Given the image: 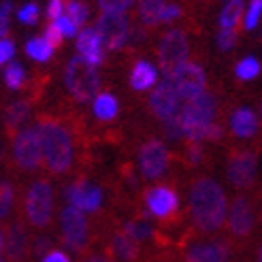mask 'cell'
<instances>
[{
	"label": "cell",
	"mask_w": 262,
	"mask_h": 262,
	"mask_svg": "<svg viewBox=\"0 0 262 262\" xmlns=\"http://www.w3.org/2000/svg\"><path fill=\"white\" fill-rule=\"evenodd\" d=\"M188 209L196 230L213 234L222 228L226 217V194L211 177H196L188 192Z\"/></svg>",
	"instance_id": "6da1fadb"
},
{
	"label": "cell",
	"mask_w": 262,
	"mask_h": 262,
	"mask_svg": "<svg viewBox=\"0 0 262 262\" xmlns=\"http://www.w3.org/2000/svg\"><path fill=\"white\" fill-rule=\"evenodd\" d=\"M36 139L41 145V158L51 175H64L71 171L75 160V147L71 130L54 115H41L36 128Z\"/></svg>",
	"instance_id": "7a4b0ae2"
},
{
	"label": "cell",
	"mask_w": 262,
	"mask_h": 262,
	"mask_svg": "<svg viewBox=\"0 0 262 262\" xmlns=\"http://www.w3.org/2000/svg\"><path fill=\"white\" fill-rule=\"evenodd\" d=\"M217 113V100L211 92H203L199 98L186 102L171 122H166V135L171 141L186 137L188 143H201L207 128L213 124Z\"/></svg>",
	"instance_id": "3957f363"
},
{
	"label": "cell",
	"mask_w": 262,
	"mask_h": 262,
	"mask_svg": "<svg viewBox=\"0 0 262 262\" xmlns=\"http://www.w3.org/2000/svg\"><path fill=\"white\" fill-rule=\"evenodd\" d=\"M51 211H54V188L47 179H36L24 199V215L28 224L43 230L51 224Z\"/></svg>",
	"instance_id": "277c9868"
},
{
	"label": "cell",
	"mask_w": 262,
	"mask_h": 262,
	"mask_svg": "<svg viewBox=\"0 0 262 262\" xmlns=\"http://www.w3.org/2000/svg\"><path fill=\"white\" fill-rule=\"evenodd\" d=\"M67 90L77 102H92L100 90L98 71L79 56L73 58L67 67Z\"/></svg>",
	"instance_id": "5b68a950"
},
{
	"label": "cell",
	"mask_w": 262,
	"mask_h": 262,
	"mask_svg": "<svg viewBox=\"0 0 262 262\" xmlns=\"http://www.w3.org/2000/svg\"><path fill=\"white\" fill-rule=\"evenodd\" d=\"M190 43L183 30H168L158 43V67L164 77H171L181 64L188 62Z\"/></svg>",
	"instance_id": "8992f818"
},
{
	"label": "cell",
	"mask_w": 262,
	"mask_h": 262,
	"mask_svg": "<svg viewBox=\"0 0 262 262\" xmlns=\"http://www.w3.org/2000/svg\"><path fill=\"white\" fill-rule=\"evenodd\" d=\"M60 228H62V241L69 250L83 254L90 245V224L85 213L77 211L75 207H64L60 215Z\"/></svg>",
	"instance_id": "52a82bcc"
},
{
	"label": "cell",
	"mask_w": 262,
	"mask_h": 262,
	"mask_svg": "<svg viewBox=\"0 0 262 262\" xmlns=\"http://www.w3.org/2000/svg\"><path fill=\"white\" fill-rule=\"evenodd\" d=\"M166 79L173 83L175 94L181 100V104H186V102H190L194 98H199L203 92H205V83H207L205 71L199 67V64H194V62L181 64V67L171 77H166Z\"/></svg>",
	"instance_id": "ba28073f"
},
{
	"label": "cell",
	"mask_w": 262,
	"mask_h": 262,
	"mask_svg": "<svg viewBox=\"0 0 262 262\" xmlns=\"http://www.w3.org/2000/svg\"><path fill=\"white\" fill-rule=\"evenodd\" d=\"M94 30L102 43V49L117 51L130 38V21L124 13H102Z\"/></svg>",
	"instance_id": "9c48e42d"
},
{
	"label": "cell",
	"mask_w": 262,
	"mask_h": 262,
	"mask_svg": "<svg viewBox=\"0 0 262 262\" xmlns=\"http://www.w3.org/2000/svg\"><path fill=\"white\" fill-rule=\"evenodd\" d=\"M13 160L24 173H34L43 166L41 145H38L34 128H26L13 135Z\"/></svg>",
	"instance_id": "30bf717a"
},
{
	"label": "cell",
	"mask_w": 262,
	"mask_h": 262,
	"mask_svg": "<svg viewBox=\"0 0 262 262\" xmlns=\"http://www.w3.org/2000/svg\"><path fill=\"white\" fill-rule=\"evenodd\" d=\"M256 164H258V160H256V154L252 149L232 151L228 156V164H226L228 181L237 190L252 188L254 179H256Z\"/></svg>",
	"instance_id": "8fae6325"
},
{
	"label": "cell",
	"mask_w": 262,
	"mask_h": 262,
	"mask_svg": "<svg viewBox=\"0 0 262 262\" xmlns=\"http://www.w3.org/2000/svg\"><path fill=\"white\" fill-rule=\"evenodd\" d=\"M168 168V149L162 141L151 139L139 149V171L145 179H160Z\"/></svg>",
	"instance_id": "7c38bea8"
},
{
	"label": "cell",
	"mask_w": 262,
	"mask_h": 262,
	"mask_svg": "<svg viewBox=\"0 0 262 262\" xmlns=\"http://www.w3.org/2000/svg\"><path fill=\"white\" fill-rule=\"evenodd\" d=\"M256 224V213H254V205L247 196H237L230 205L228 211V232L234 239H247L254 232Z\"/></svg>",
	"instance_id": "4fadbf2b"
},
{
	"label": "cell",
	"mask_w": 262,
	"mask_h": 262,
	"mask_svg": "<svg viewBox=\"0 0 262 262\" xmlns=\"http://www.w3.org/2000/svg\"><path fill=\"white\" fill-rule=\"evenodd\" d=\"M149 107H151V113L158 117V120H162L164 124L171 122L173 117L179 113V109L183 107L181 100L175 94L173 83L168 81L166 77L162 81H156V88H154L151 98H149Z\"/></svg>",
	"instance_id": "5bb4252c"
},
{
	"label": "cell",
	"mask_w": 262,
	"mask_h": 262,
	"mask_svg": "<svg viewBox=\"0 0 262 262\" xmlns=\"http://www.w3.org/2000/svg\"><path fill=\"white\" fill-rule=\"evenodd\" d=\"M145 205H147V211L156 220L171 222L177 215L179 199H177V192L171 186H156L145 192Z\"/></svg>",
	"instance_id": "9a60e30c"
},
{
	"label": "cell",
	"mask_w": 262,
	"mask_h": 262,
	"mask_svg": "<svg viewBox=\"0 0 262 262\" xmlns=\"http://www.w3.org/2000/svg\"><path fill=\"white\" fill-rule=\"evenodd\" d=\"M5 262H26L30 256V234L24 222H13L3 228Z\"/></svg>",
	"instance_id": "2e32d148"
},
{
	"label": "cell",
	"mask_w": 262,
	"mask_h": 262,
	"mask_svg": "<svg viewBox=\"0 0 262 262\" xmlns=\"http://www.w3.org/2000/svg\"><path fill=\"white\" fill-rule=\"evenodd\" d=\"M67 199L71 207H75L81 213H94L102 205V190L88 179H77L73 181L67 190Z\"/></svg>",
	"instance_id": "e0dca14e"
},
{
	"label": "cell",
	"mask_w": 262,
	"mask_h": 262,
	"mask_svg": "<svg viewBox=\"0 0 262 262\" xmlns=\"http://www.w3.org/2000/svg\"><path fill=\"white\" fill-rule=\"evenodd\" d=\"M230 256L232 245L228 239H211L190 245L183 256V262H228Z\"/></svg>",
	"instance_id": "ac0fdd59"
},
{
	"label": "cell",
	"mask_w": 262,
	"mask_h": 262,
	"mask_svg": "<svg viewBox=\"0 0 262 262\" xmlns=\"http://www.w3.org/2000/svg\"><path fill=\"white\" fill-rule=\"evenodd\" d=\"M107 254L111 256L113 262H145L143 260L141 245H137L122 230L111 237V245L107 247Z\"/></svg>",
	"instance_id": "d6986e66"
},
{
	"label": "cell",
	"mask_w": 262,
	"mask_h": 262,
	"mask_svg": "<svg viewBox=\"0 0 262 262\" xmlns=\"http://www.w3.org/2000/svg\"><path fill=\"white\" fill-rule=\"evenodd\" d=\"M77 49H79V58L85 60L90 67L98 69L104 62V49L94 28H85L77 36Z\"/></svg>",
	"instance_id": "ffe728a7"
},
{
	"label": "cell",
	"mask_w": 262,
	"mask_h": 262,
	"mask_svg": "<svg viewBox=\"0 0 262 262\" xmlns=\"http://www.w3.org/2000/svg\"><path fill=\"white\" fill-rule=\"evenodd\" d=\"M124 234H128L137 245H145V243H156L158 234H156V228L151 226V222L145 217V215H137L133 220H128L124 228H122Z\"/></svg>",
	"instance_id": "44dd1931"
},
{
	"label": "cell",
	"mask_w": 262,
	"mask_h": 262,
	"mask_svg": "<svg viewBox=\"0 0 262 262\" xmlns=\"http://www.w3.org/2000/svg\"><path fill=\"white\" fill-rule=\"evenodd\" d=\"M232 133L241 139H250L258 133V117L252 109H239L230 120Z\"/></svg>",
	"instance_id": "7402d4cb"
},
{
	"label": "cell",
	"mask_w": 262,
	"mask_h": 262,
	"mask_svg": "<svg viewBox=\"0 0 262 262\" xmlns=\"http://www.w3.org/2000/svg\"><path fill=\"white\" fill-rule=\"evenodd\" d=\"M158 81V71L149 62H137L133 73H130V85L135 90H149Z\"/></svg>",
	"instance_id": "603a6c76"
},
{
	"label": "cell",
	"mask_w": 262,
	"mask_h": 262,
	"mask_svg": "<svg viewBox=\"0 0 262 262\" xmlns=\"http://www.w3.org/2000/svg\"><path fill=\"white\" fill-rule=\"evenodd\" d=\"M164 0H139V19L143 26H158Z\"/></svg>",
	"instance_id": "cb8c5ba5"
},
{
	"label": "cell",
	"mask_w": 262,
	"mask_h": 262,
	"mask_svg": "<svg viewBox=\"0 0 262 262\" xmlns=\"http://www.w3.org/2000/svg\"><path fill=\"white\" fill-rule=\"evenodd\" d=\"M241 17H243V0H230L222 9V15H220L222 30H237V26L241 24Z\"/></svg>",
	"instance_id": "d4e9b609"
},
{
	"label": "cell",
	"mask_w": 262,
	"mask_h": 262,
	"mask_svg": "<svg viewBox=\"0 0 262 262\" xmlns=\"http://www.w3.org/2000/svg\"><path fill=\"white\" fill-rule=\"evenodd\" d=\"M94 115L102 122H111L117 117V100L111 94H98L94 98Z\"/></svg>",
	"instance_id": "484cf974"
},
{
	"label": "cell",
	"mask_w": 262,
	"mask_h": 262,
	"mask_svg": "<svg viewBox=\"0 0 262 262\" xmlns=\"http://www.w3.org/2000/svg\"><path fill=\"white\" fill-rule=\"evenodd\" d=\"M30 115V104L28 102H15L11 104L7 111V128L11 133H15V128H19Z\"/></svg>",
	"instance_id": "4316f807"
},
{
	"label": "cell",
	"mask_w": 262,
	"mask_h": 262,
	"mask_svg": "<svg viewBox=\"0 0 262 262\" xmlns=\"http://www.w3.org/2000/svg\"><path fill=\"white\" fill-rule=\"evenodd\" d=\"M26 51H28L30 58H34L38 62H47L51 58V54H54V49L45 43V38H32V41H28Z\"/></svg>",
	"instance_id": "83f0119b"
},
{
	"label": "cell",
	"mask_w": 262,
	"mask_h": 262,
	"mask_svg": "<svg viewBox=\"0 0 262 262\" xmlns=\"http://www.w3.org/2000/svg\"><path fill=\"white\" fill-rule=\"evenodd\" d=\"M67 17L79 28V26H83L90 17V9L79 3V0H69V5H67Z\"/></svg>",
	"instance_id": "f1b7e54d"
},
{
	"label": "cell",
	"mask_w": 262,
	"mask_h": 262,
	"mask_svg": "<svg viewBox=\"0 0 262 262\" xmlns=\"http://www.w3.org/2000/svg\"><path fill=\"white\" fill-rule=\"evenodd\" d=\"M260 73V64L256 58H245L239 62V67H237V77L243 81H250L254 79V77Z\"/></svg>",
	"instance_id": "f546056e"
},
{
	"label": "cell",
	"mask_w": 262,
	"mask_h": 262,
	"mask_svg": "<svg viewBox=\"0 0 262 262\" xmlns=\"http://www.w3.org/2000/svg\"><path fill=\"white\" fill-rule=\"evenodd\" d=\"M11 205H13V188H11V183L3 181L0 183V220L9 215Z\"/></svg>",
	"instance_id": "4dcf8cb0"
},
{
	"label": "cell",
	"mask_w": 262,
	"mask_h": 262,
	"mask_svg": "<svg viewBox=\"0 0 262 262\" xmlns=\"http://www.w3.org/2000/svg\"><path fill=\"white\" fill-rule=\"evenodd\" d=\"M135 0H98V5L102 9V13H124L133 7Z\"/></svg>",
	"instance_id": "1f68e13d"
},
{
	"label": "cell",
	"mask_w": 262,
	"mask_h": 262,
	"mask_svg": "<svg viewBox=\"0 0 262 262\" xmlns=\"http://www.w3.org/2000/svg\"><path fill=\"white\" fill-rule=\"evenodd\" d=\"M5 81H7V85L13 88V90H17V88L24 85V69L19 67V64H11V67L7 69Z\"/></svg>",
	"instance_id": "d6a6232c"
},
{
	"label": "cell",
	"mask_w": 262,
	"mask_h": 262,
	"mask_svg": "<svg viewBox=\"0 0 262 262\" xmlns=\"http://www.w3.org/2000/svg\"><path fill=\"white\" fill-rule=\"evenodd\" d=\"M51 245H54V241H51L49 237H45V234H43V237H36L34 243H32V247H30V254H32L34 258H38V260H43V258L51 252V250H49Z\"/></svg>",
	"instance_id": "836d02e7"
},
{
	"label": "cell",
	"mask_w": 262,
	"mask_h": 262,
	"mask_svg": "<svg viewBox=\"0 0 262 262\" xmlns=\"http://www.w3.org/2000/svg\"><path fill=\"white\" fill-rule=\"evenodd\" d=\"M260 11H262V0H252L250 9H247V15H245V28L252 30L254 26L260 19Z\"/></svg>",
	"instance_id": "e575fe53"
},
{
	"label": "cell",
	"mask_w": 262,
	"mask_h": 262,
	"mask_svg": "<svg viewBox=\"0 0 262 262\" xmlns=\"http://www.w3.org/2000/svg\"><path fill=\"white\" fill-rule=\"evenodd\" d=\"M186 162L190 164V166H196L201 162V158H203V147H201V143H188L186 145Z\"/></svg>",
	"instance_id": "d590c367"
},
{
	"label": "cell",
	"mask_w": 262,
	"mask_h": 262,
	"mask_svg": "<svg viewBox=\"0 0 262 262\" xmlns=\"http://www.w3.org/2000/svg\"><path fill=\"white\" fill-rule=\"evenodd\" d=\"M17 17H19L24 24H36V19H38V7H36L34 3H28L26 7L19 9Z\"/></svg>",
	"instance_id": "8d00e7d4"
},
{
	"label": "cell",
	"mask_w": 262,
	"mask_h": 262,
	"mask_svg": "<svg viewBox=\"0 0 262 262\" xmlns=\"http://www.w3.org/2000/svg\"><path fill=\"white\" fill-rule=\"evenodd\" d=\"M45 43L51 47V49H56V47H60V43H62V34H60V30H58V26L51 21L49 26H47V30H45Z\"/></svg>",
	"instance_id": "74e56055"
},
{
	"label": "cell",
	"mask_w": 262,
	"mask_h": 262,
	"mask_svg": "<svg viewBox=\"0 0 262 262\" xmlns=\"http://www.w3.org/2000/svg\"><path fill=\"white\" fill-rule=\"evenodd\" d=\"M54 24L58 26V30H60L62 36H75L77 34V26L67 15H60L58 19H54Z\"/></svg>",
	"instance_id": "f35d334b"
},
{
	"label": "cell",
	"mask_w": 262,
	"mask_h": 262,
	"mask_svg": "<svg viewBox=\"0 0 262 262\" xmlns=\"http://www.w3.org/2000/svg\"><path fill=\"white\" fill-rule=\"evenodd\" d=\"M217 43H220V47L224 51L232 49L234 43H237V30H222L220 36H217Z\"/></svg>",
	"instance_id": "ab89813d"
},
{
	"label": "cell",
	"mask_w": 262,
	"mask_h": 262,
	"mask_svg": "<svg viewBox=\"0 0 262 262\" xmlns=\"http://www.w3.org/2000/svg\"><path fill=\"white\" fill-rule=\"evenodd\" d=\"M181 15V9L177 5H164L162 13H160V21H173Z\"/></svg>",
	"instance_id": "60d3db41"
},
{
	"label": "cell",
	"mask_w": 262,
	"mask_h": 262,
	"mask_svg": "<svg viewBox=\"0 0 262 262\" xmlns=\"http://www.w3.org/2000/svg\"><path fill=\"white\" fill-rule=\"evenodd\" d=\"M62 9H64L62 0H49V7H47V17H51V21L58 19V17L62 15Z\"/></svg>",
	"instance_id": "b9f144b4"
},
{
	"label": "cell",
	"mask_w": 262,
	"mask_h": 262,
	"mask_svg": "<svg viewBox=\"0 0 262 262\" xmlns=\"http://www.w3.org/2000/svg\"><path fill=\"white\" fill-rule=\"evenodd\" d=\"M13 51H15V47H13V43L11 41H0V62H7V60H11L13 58Z\"/></svg>",
	"instance_id": "7bdbcfd3"
},
{
	"label": "cell",
	"mask_w": 262,
	"mask_h": 262,
	"mask_svg": "<svg viewBox=\"0 0 262 262\" xmlns=\"http://www.w3.org/2000/svg\"><path fill=\"white\" fill-rule=\"evenodd\" d=\"M41 262H73L67 254H64V252H58V250H51Z\"/></svg>",
	"instance_id": "ee69618b"
},
{
	"label": "cell",
	"mask_w": 262,
	"mask_h": 262,
	"mask_svg": "<svg viewBox=\"0 0 262 262\" xmlns=\"http://www.w3.org/2000/svg\"><path fill=\"white\" fill-rule=\"evenodd\" d=\"M9 11H11V5L5 3L3 7H0V36H3L7 32V19H9Z\"/></svg>",
	"instance_id": "f6af8a7d"
},
{
	"label": "cell",
	"mask_w": 262,
	"mask_h": 262,
	"mask_svg": "<svg viewBox=\"0 0 262 262\" xmlns=\"http://www.w3.org/2000/svg\"><path fill=\"white\" fill-rule=\"evenodd\" d=\"M83 262H113L107 252H92L90 256L83 258Z\"/></svg>",
	"instance_id": "bcb514c9"
},
{
	"label": "cell",
	"mask_w": 262,
	"mask_h": 262,
	"mask_svg": "<svg viewBox=\"0 0 262 262\" xmlns=\"http://www.w3.org/2000/svg\"><path fill=\"white\" fill-rule=\"evenodd\" d=\"M222 137V128L217 126V124H211L207 128V133H205V139H209V141H217Z\"/></svg>",
	"instance_id": "7dc6e473"
},
{
	"label": "cell",
	"mask_w": 262,
	"mask_h": 262,
	"mask_svg": "<svg viewBox=\"0 0 262 262\" xmlns=\"http://www.w3.org/2000/svg\"><path fill=\"white\" fill-rule=\"evenodd\" d=\"M0 262H5V237H3V228H0Z\"/></svg>",
	"instance_id": "c3c4849f"
},
{
	"label": "cell",
	"mask_w": 262,
	"mask_h": 262,
	"mask_svg": "<svg viewBox=\"0 0 262 262\" xmlns=\"http://www.w3.org/2000/svg\"><path fill=\"white\" fill-rule=\"evenodd\" d=\"M0 154H3V145H0Z\"/></svg>",
	"instance_id": "681fc988"
},
{
	"label": "cell",
	"mask_w": 262,
	"mask_h": 262,
	"mask_svg": "<svg viewBox=\"0 0 262 262\" xmlns=\"http://www.w3.org/2000/svg\"><path fill=\"white\" fill-rule=\"evenodd\" d=\"M0 64H3V62H0Z\"/></svg>",
	"instance_id": "f907efd6"
}]
</instances>
